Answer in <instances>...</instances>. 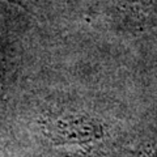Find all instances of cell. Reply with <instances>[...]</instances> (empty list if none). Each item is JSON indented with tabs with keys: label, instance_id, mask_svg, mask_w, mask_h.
<instances>
[{
	"label": "cell",
	"instance_id": "obj_1",
	"mask_svg": "<svg viewBox=\"0 0 157 157\" xmlns=\"http://www.w3.org/2000/svg\"><path fill=\"white\" fill-rule=\"evenodd\" d=\"M144 2H149V0H144Z\"/></svg>",
	"mask_w": 157,
	"mask_h": 157
}]
</instances>
